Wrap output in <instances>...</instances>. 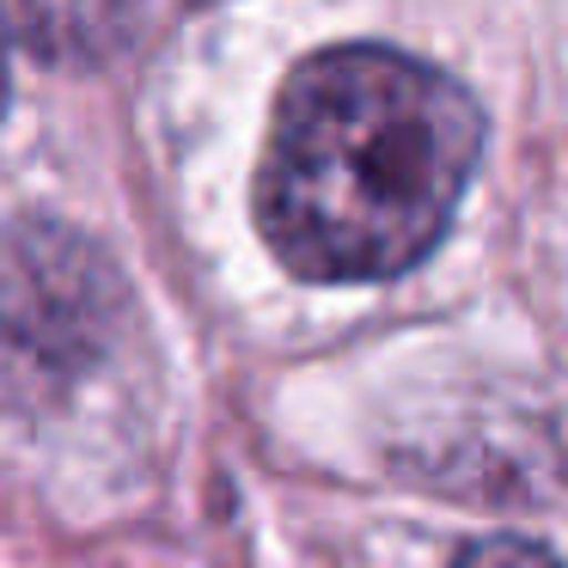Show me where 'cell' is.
<instances>
[{
	"label": "cell",
	"instance_id": "obj_1",
	"mask_svg": "<svg viewBox=\"0 0 568 568\" xmlns=\"http://www.w3.org/2000/svg\"><path fill=\"white\" fill-rule=\"evenodd\" d=\"M483 148L458 80L397 50H324L287 74L257 172V226L306 282H385L446 233Z\"/></svg>",
	"mask_w": 568,
	"mask_h": 568
},
{
	"label": "cell",
	"instance_id": "obj_2",
	"mask_svg": "<svg viewBox=\"0 0 568 568\" xmlns=\"http://www.w3.org/2000/svg\"><path fill=\"white\" fill-rule=\"evenodd\" d=\"M453 568H568V562H556L544 544H526V538H483Z\"/></svg>",
	"mask_w": 568,
	"mask_h": 568
},
{
	"label": "cell",
	"instance_id": "obj_3",
	"mask_svg": "<svg viewBox=\"0 0 568 568\" xmlns=\"http://www.w3.org/2000/svg\"><path fill=\"white\" fill-rule=\"evenodd\" d=\"M0 104H7V87H0Z\"/></svg>",
	"mask_w": 568,
	"mask_h": 568
}]
</instances>
